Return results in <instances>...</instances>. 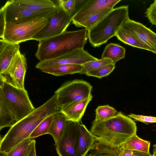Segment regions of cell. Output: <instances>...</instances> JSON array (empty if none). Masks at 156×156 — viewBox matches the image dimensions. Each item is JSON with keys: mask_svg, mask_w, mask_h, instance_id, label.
<instances>
[{"mask_svg": "<svg viewBox=\"0 0 156 156\" xmlns=\"http://www.w3.org/2000/svg\"><path fill=\"white\" fill-rule=\"evenodd\" d=\"M87 31L85 28L75 31L66 30L57 36L39 41L35 56L42 62L83 48L88 39Z\"/></svg>", "mask_w": 156, "mask_h": 156, "instance_id": "277c9868", "label": "cell"}, {"mask_svg": "<svg viewBox=\"0 0 156 156\" xmlns=\"http://www.w3.org/2000/svg\"><path fill=\"white\" fill-rule=\"evenodd\" d=\"M145 14L150 22L156 26V0L146 9Z\"/></svg>", "mask_w": 156, "mask_h": 156, "instance_id": "1f68e13d", "label": "cell"}, {"mask_svg": "<svg viewBox=\"0 0 156 156\" xmlns=\"http://www.w3.org/2000/svg\"><path fill=\"white\" fill-rule=\"evenodd\" d=\"M150 142L143 140L136 134L131 136L122 146L124 148L149 153Z\"/></svg>", "mask_w": 156, "mask_h": 156, "instance_id": "d4e9b609", "label": "cell"}, {"mask_svg": "<svg viewBox=\"0 0 156 156\" xmlns=\"http://www.w3.org/2000/svg\"><path fill=\"white\" fill-rule=\"evenodd\" d=\"M80 133L76 156H86L96 141L95 138L85 126L80 124Z\"/></svg>", "mask_w": 156, "mask_h": 156, "instance_id": "d6986e66", "label": "cell"}, {"mask_svg": "<svg viewBox=\"0 0 156 156\" xmlns=\"http://www.w3.org/2000/svg\"><path fill=\"white\" fill-rule=\"evenodd\" d=\"M27 68L26 58L20 52L14 58L7 69L0 73V82L14 87L24 89V79Z\"/></svg>", "mask_w": 156, "mask_h": 156, "instance_id": "30bf717a", "label": "cell"}, {"mask_svg": "<svg viewBox=\"0 0 156 156\" xmlns=\"http://www.w3.org/2000/svg\"><path fill=\"white\" fill-rule=\"evenodd\" d=\"M115 36L119 40L126 44L155 53L154 51L151 48L122 27L119 30Z\"/></svg>", "mask_w": 156, "mask_h": 156, "instance_id": "44dd1931", "label": "cell"}, {"mask_svg": "<svg viewBox=\"0 0 156 156\" xmlns=\"http://www.w3.org/2000/svg\"><path fill=\"white\" fill-rule=\"evenodd\" d=\"M126 49L120 45L110 43L105 47L102 55V58H107L112 59L113 63H115L125 57Z\"/></svg>", "mask_w": 156, "mask_h": 156, "instance_id": "603a6c76", "label": "cell"}, {"mask_svg": "<svg viewBox=\"0 0 156 156\" xmlns=\"http://www.w3.org/2000/svg\"><path fill=\"white\" fill-rule=\"evenodd\" d=\"M153 49L156 54V34L143 24L129 19L122 26Z\"/></svg>", "mask_w": 156, "mask_h": 156, "instance_id": "5bb4252c", "label": "cell"}, {"mask_svg": "<svg viewBox=\"0 0 156 156\" xmlns=\"http://www.w3.org/2000/svg\"><path fill=\"white\" fill-rule=\"evenodd\" d=\"M6 22L3 11L1 9H0V37L1 38L2 37Z\"/></svg>", "mask_w": 156, "mask_h": 156, "instance_id": "836d02e7", "label": "cell"}, {"mask_svg": "<svg viewBox=\"0 0 156 156\" xmlns=\"http://www.w3.org/2000/svg\"><path fill=\"white\" fill-rule=\"evenodd\" d=\"M92 94L87 98L61 108V112L68 121L80 122L88 104L92 100Z\"/></svg>", "mask_w": 156, "mask_h": 156, "instance_id": "2e32d148", "label": "cell"}, {"mask_svg": "<svg viewBox=\"0 0 156 156\" xmlns=\"http://www.w3.org/2000/svg\"><path fill=\"white\" fill-rule=\"evenodd\" d=\"M13 2L33 12L45 13L54 11L56 5L51 0H13Z\"/></svg>", "mask_w": 156, "mask_h": 156, "instance_id": "e0dca14e", "label": "cell"}, {"mask_svg": "<svg viewBox=\"0 0 156 156\" xmlns=\"http://www.w3.org/2000/svg\"><path fill=\"white\" fill-rule=\"evenodd\" d=\"M54 115L49 116L42 121L32 132L30 137L32 139L48 134Z\"/></svg>", "mask_w": 156, "mask_h": 156, "instance_id": "f1b7e54d", "label": "cell"}, {"mask_svg": "<svg viewBox=\"0 0 156 156\" xmlns=\"http://www.w3.org/2000/svg\"><path fill=\"white\" fill-rule=\"evenodd\" d=\"M123 149L122 146L115 147L96 140L86 156H122Z\"/></svg>", "mask_w": 156, "mask_h": 156, "instance_id": "ac0fdd59", "label": "cell"}, {"mask_svg": "<svg viewBox=\"0 0 156 156\" xmlns=\"http://www.w3.org/2000/svg\"><path fill=\"white\" fill-rule=\"evenodd\" d=\"M83 68L82 65L64 64L49 66L41 68L42 72L56 76L80 73Z\"/></svg>", "mask_w": 156, "mask_h": 156, "instance_id": "ffe728a7", "label": "cell"}, {"mask_svg": "<svg viewBox=\"0 0 156 156\" xmlns=\"http://www.w3.org/2000/svg\"><path fill=\"white\" fill-rule=\"evenodd\" d=\"M48 21V17H38L16 23H6L1 39L16 44L32 40Z\"/></svg>", "mask_w": 156, "mask_h": 156, "instance_id": "8992f818", "label": "cell"}, {"mask_svg": "<svg viewBox=\"0 0 156 156\" xmlns=\"http://www.w3.org/2000/svg\"><path fill=\"white\" fill-rule=\"evenodd\" d=\"M32 140L30 137L26 139L7 152V156H27L30 151Z\"/></svg>", "mask_w": 156, "mask_h": 156, "instance_id": "484cf974", "label": "cell"}, {"mask_svg": "<svg viewBox=\"0 0 156 156\" xmlns=\"http://www.w3.org/2000/svg\"><path fill=\"white\" fill-rule=\"evenodd\" d=\"M48 18V23L38 32L32 40L38 41L59 35L66 30L72 21V18L67 15L58 5Z\"/></svg>", "mask_w": 156, "mask_h": 156, "instance_id": "ba28073f", "label": "cell"}, {"mask_svg": "<svg viewBox=\"0 0 156 156\" xmlns=\"http://www.w3.org/2000/svg\"><path fill=\"white\" fill-rule=\"evenodd\" d=\"M129 19L128 5L113 9L87 30V37L91 45L95 48L106 43L111 37L115 36L120 28Z\"/></svg>", "mask_w": 156, "mask_h": 156, "instance_id": "5b68a950", "label": "cell"}, {"mask_svg": "<svg viewBox=\"0 0 156 156\" xmlns=\"http://www.w3.org/2000/svg\"><path fill=\"white\" fill-rule=\"evenodd\" d=\"M1 9L4 12L6 23H16L38 17L48 18L55 10L45 13L33 12L14 3L13 0L7 1Z\"/></svg>", "mask_w": 156, "mask_h": 156, "instance_id": "8fae6325", "label": "cell"}, {"mask_svg": "<svg viewBox=\"0 0 156 156\" xmlns=\"http://www.w3.org/2000/svg\"><path fill=\"white\" fill-rule=\"evenodd\" d=\"M58 112L54 103L48 100L10 127L1 139L0 151L8 152L20 143L30 137L35 128L44 119Z\"/></svg>", "mask_w": 156, "mask_h": 156, "instance_id": "3957f363", "label": "cell"}, {"mask_svg": "<svg viewBox=\"0 0 156 156\" xmlns=\"http://www.w3.org/2000/svg\"><path fill=\"white\" fill-rule=\"evenodd\" d=\"M68 16L72 18L86 2L82 0H58L54 1Z\"/></svg>", "mask_w": 156, "mask_h": 156, "instance_id": "cb8c5ba5", "label": "cell"}, {"mask_svg": "<svg viewBox=\"0 0 156 156\" xmlns=\"http://www.w3.org/2000/svg\"><path fill=\"white\" fill-rule=\"evenodd\" d=\"M20 51L19 44L12 43L0 40V73L8 67L16 55Z\"/></svg>", "mask_w": 156, "mask_h": 156, "instance_id": "9a60e30c", "label": "cell"}, {"mask_svg": "<svg viewBox=\"0 0 156 156\" xmlns=\"http://www.w3.org/2000/svg\"><path fill=\"white\" fill-rule=\"evenodd\" d=\"M117 113L116 109L108 105L98 106L96 109L94 121L107 119L114 116Z\"/></svg>", "mask_w": 156, "mask_h": 156, "instance_id": "83f0119b", "label": "cell"}, {"mask_svg": "<svg viewBox=\"0 0 156 156\" xmlns=\"http://www.w3.org/2000/svg\"><path fill=\"white\" fill-rule=\"evenodd\" d=\"M80 122L68 121L58 142L55 144L59 156H76L80 133Z\"/></svg>", "mask_w": 156, "mask_h": 156, "instance_id": "9c48e42d", "label": "cell"}, {"mask_svg": "<svg viewBox=\"0 0 156 156\" xmlns=\"http://www.w3.org/2000/svg\"><path fill=\"white\" fill-rule=\"evenodd\" d=\"M128 116L135 120L143 122L146 124L156 123V117L136 115L131 113L128 115Z\"/></svg>", "mask_w": 156, "mask_h": 156, "instance_id": "d6a6232c", "label": "cell"}, {"mask_svg": "<svg viewBox=\"0 0 156 156\" xmlns=\"http://www.w3.org/2000/svg\"><path fill=\"white\" fill-rule=\"evenodd\" d=\"M98 59L83 48H79L53 59L39 62L36 65L35 67L40 69L42 68L61 64H73L82 65L88 62Z\"/></svg>", "mask_w": 156, "mask_h": 156, "instance_id": "4fadbf2b", "label": "cell"}, {"mask_svg": "<svg viewBox=\"0 0 156 156\" xmlns=\"http://www.w3.org/2000/svg\"><path fill=\"white\" fill-rule=\"evenodd\" d=\"M35 144V140H33L30 151L27 156H36Z\"/></svg>", "mask_w": 156, "mask_h": 156, "instance_id": "e575fe53", "label": "cell"}, {"mask_svg": "<svg viewBox=\"0 0 156 156\" xmlns=\"http://www.w3.org/2000/svg\"><path fill=\"white\" fill-rule=\"evenodd\" d=\"M115 64H109L90 71L86 74L88 76H92L101 78L109 75L115 68Z\"/></svg>", "mask_w": 156, "mask_h": 156, "instance_id": "4dcf8cb0", "label": "cell"}, {"mask_svg": "<svg viewBox=\"0 0 156 156\" xmlns=\"http://www.w3.org/2000/svg\"><path fill=\"white\" fill-rule=\"evenodd\" d=\"M136 123L121 112L107 119L94 121L90 131L96 141L120 147L136 134Z\"/></svg>", "mask_w": 156, "mask_h": 156, "instance_id": "7a4b0ae2", "label": "cell"}, {"mask_svg": "<svg viewBox=\"0 0 156 156\" xmlns=\"http://www.w3.org/2000/svg\"><path fill=\"white\" fill-rule=\"evenodd\" d=\"M132 156H153V155H151L150 153L133 150Z\"/></svg>", "mask_w": 156, "mask_h": 156, "instance_id": "d590c367", "label": "cell"}, {"mask_svg": "<svg viewBox=\"0 0 156 156\" xmlns=\"http://www.w3.org/2000/svg\"><path fill=\"white\" fill-rule=\"evenodd\" d=\"M68 121L65 115L61 112L54 115L48 134L52 136L55 145L61 138Z\"/></svg>", "mask_w": 156, "mask_h": 156, "instance_id": "7402d4cb", "label": "cell"}, {"mask_svg": "<svg viewBox=\"0 0 156 156\" xmlns=\"http://www.w3.org/2000/svg\"><path fill=\"white\" fill-rule=\"evenodd\" d=\"M112 63H113L112 60L107 58H101L100 59L90 61L82 65L83 68L80 74H86L87 73L90 71Z\"/></svg>", "mask_w": 156, "mask_h": 156, "instance_id": "f546056e", "label": "cell"}, {"mask_svg": "<svg viewBox=\"0 0 156 156\" xmlns=\"http://www.w3.org/2000/svg\"><path fill=\"white\" fill-rule=\"evenodd\" d=\"M113 9L112 8L106 9L92 15L85 21L80 24L78 27H84L87 31L89 29L102 19Z\"/></svg>", "mask_w": 156, "mask_h": 156, "instance_id": "4316f807", "label": "cell"}, {"mask_svg": "<svg viewBox=\"0 0 156 156\" xmlns=\"http://www.w3.org/2000/svg\"><path fill=\"white\" fill-rule=\"evenodd\" d=\"M153 156H156V144L153 145Z\"/></svg>", "mask_w": 156, "mask_h": 156, "instance_id": "f35d334b", "label": "cell"}, {"mask_svg": "<svg viewBox=\"0 0 156 156\" xmlns=\"http://www.w3.org/2000/svg\"><path fill=\"white\" fill-rule=\"evenodd\" d=\"M121 0H88L72 18L76 27L79 25L89 17L106 9H113Z\"/></svg>", "mask_w": 156, "mask_h": 156, "instance_id": "7c38bea8", "label": "cell"}, {"mask_svg": "<svg viewBox=\"0 0 156 156\" xmlns=\"http://www.w3.org/2000/svg\"><path fill=\"white\" fill-rule=\"evenodd\" d=\"M7 152L0 151V156H7Z\"/></svg>", "mask_w": 156, "mask_h": 156, "instance_id": "74e56055", "label": "cell"}, {"mask_svg": "<svg viewBox=\"0 0 156 156\" xmlns=\"http://www.w3.org/2000/svg\"><path fill=\"white\" fill-rule=\"evenodd\" d=\"M133 150L124 148L122 156H132Z\"/></svg>", "mask_w": 156, "mask_h": 156, "instance_id": "8d00e7d4", "label": "cell"}, {"mask_svg": "<svg viewBox=\"0 0 156 156\" xmlns=\"http://www.w3.org/2000/svg\"><path fill=\"white\" fill-rule=\"evenodd\" d=\"M92 86L87 82L75 80L66 82L55 92L60 108L88 98L91 94Z\"/></svg>", "mask_w": 156, "mask_h": 156, "instance_id": "52a82bcc", "label": "cell"}, {"mask_svg": "<svg viewBox=\"0 0 156 156\" xmlns=\"http://www.w3.org/2000/svg\"><path fill=\"white\" fill-rule=\"evenodd\" d=\"M0 129L12 127L35 108L27 91L0 82Z\"/></svg>", "mask_w": 156, "mask_h": 156, "instance_id": "6da1fadb", "label": "cell"}]
</instances>
